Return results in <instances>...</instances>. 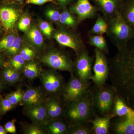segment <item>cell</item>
<instances>
[{
  "label": "cell",
  "instance_id": "obj_42",
  "mask_svg": "<svg viewBox=\"0 0 134 134\" xmlns=\"http://www.w3.org/2000/svg\"><path fill=\"white\" fill-rule=\"evenodd\" d=\"M5 62L4 58L1 53H0V69L5 66Z\"/></svg>",
  "mask_w": 134,
  "mask_h": 134
},
{
  "label": "cell",
  "instance_id": "obj_47",
  "mask_svg": "<svg viewBox=\"0 0 134 134\" xmlns=\"http://www.w3.org/2000/svg\"><path fill=\"white\" fill-rule=\"evenodd\" d=\"M1 100L2 99L0 100V110H1Z\"/></svg>",
  "mask_w": 134,
  "mask_h": 134
},
{
  "label": "cell",
  "instance_id": "obj_24",
  "mask_svg": "<svg viewBox=\"0 0 134 134\" xmlns=\"http://www.w3.org/2000/svg\"><path fill=\"white\" fill-rule=\"evenodd\" d=\"M22 71L25 77L32 80L39 76L42 70L38 64L31 60L25 63Z\"/></svg>",
  "mask_w": 134,
  "mask_h": 134
},
{
  "label": "cell",
  "instance_id": "obj_39",
  "mask_svg": "<svg viewBox=\"0 0 134 134\" xmlns=\"http://www.w3.org/2000/svg\"><path fill=\"white\" fill-rule=\"evenodd\" d=\"M16 121V120L14 119L9 121L5 124L4 128L8 133L12 134L16 133V129L15 125Z\"/></svg>",
  "mask_w": 134,
  "mask_h": 134
},
{
  "label": "cell",
  "instance_id": "obj_25",
  "mask_svg": "<svg viewBox=\"0 0 134 134\" xmlns=\"http://www.w3.org/2000/svg\"><path fill=\"white\" fill-rule=\"evenodd\" d=\"M1 76L3 82L9 85L14 84L20 80L19 72L9 66L5 67L3 69Z\"/></svg>",
  "mask_w": 134,
  "mask_h": 134
},
{
  "label": "cell",
  "instance_id": "obj_43",
  "mask_svg": "<svg viewBox=\"0 0 134 134\" xmlns=\"http://www.w3.org/2000/svg\"><path fill=\"white\" fill-rule=\"evenodd\" d=\"M7 133L4 127H3L0 124V134H7Z\"/></svg>",
  "mask_w": 134,
  "mask_h": 134
},
{
  "label": "cell",
  "instance_id": "obj_46",
  "mask_svg": "<svg viewBox=\"0 0 134 134\" xmlns=\"http://www.w3.org/2000/svg\"><path fill=\"white\" fill-rule=\"evenodd\" d=\"M1 24V22H0V36H1V34L2 32V28Z\"/></svg>",
  "mask_w": 134,
  "mask_h": 134
},
{
  "label": "cell",
  "instance_id": "obj_9",
  "mask_svg": "<svg viewBox=\"0 0 134 134\" xmlns=\"http://www.w3.org/2000/svg\"><path fill=\"white\" fill-rule=\"evenodd\" d=\"M39 77L43 88L47 93L53 96L61 94L65 84L62 77L55 70H42Z\"/></svg>",
  "mask_w": 134,
  "mask_h": 134
},
{
  "label": "cell",
  "instance_id": "obj_19",
  "mask_svg": "<svg viewBox=\"0 0 134 134\" xmlns=\"http://www.w3.org/2000/svg\"><path fill=\"white\" fill-rule=\"evenodd\" d=\"M25 38L29 44L36 50H40L44 46V39L40 30L32 25L25 32Z\"/></svg>",
  "mask_w": 134,
  "mask_h": 134
},
{
  "label": "cell",
  "instance_id": "obj_8",
  "mask_svg": "<svg viewBox=\"0 0 134 134\" xmlns=\"http://www.w3.org/2000/svg\"><path fill=\"white\" fill-rule=\"evenodd\" d=\"M5 1L0 5V22L5 31L14 29L21 15V8L15 2Z\"/></svg>",
  "mask_w": 134,
  "mask_h": 134
},
{
  "label": "cell",
  "instance_id": "obj_27",
  "mask_svg": "<svg viewBox=\"0 0 134 134\" xmlns=\"http://www.w3.org/2000/svg\"><path fill=\"white\" fill-rule=\"evenodd\" d=\"M108 24L106 20L100 14L98 15L96 23L90 30L88 34L90 35H103L107 32Z\"/></svg>",
  "mask_w": 134,
  "mask_h": 134
},
{
  "label": "cell",
  "instance_id": "obj_41",
  "mask_svg": "<svg viewBox=\"0 0 134 134\" xmlns=\"http://www.w3.org/2000/svg\"><path fill=\"white\" fill-rule=\"evenodd\" d=\"M55 2L58 3L61 8L62 9L67 7L68 5L70 4L73 2L74 0H55Z\"/></svg>",
  "mask_w": 134,
  "mask_h": 134
},
{
  "label": "cell",
  "instance_id": "obj_16",
  "mask_svg": "<svg viewBox=\"0 0 134 134\" xmlns=\"http://www.w3.org/2000/svg\"><path fill=\"white\" fill-rule=\"evenodd\" d=\"M46 96L39 87H30L24 92L20 104L24 107L30 106L45 102Z\"/></svg>",
  "mask_w": 134,
  "mask_h": 134
},
{
  "label": "cell",
  "instance_id": "obj_31",
  "mask_svg": "<svg viewBox=\"0 0 134 134\" xmlns=\"http://www.w3.org/2000/svg\"><path fill=\"white\" fill-rule=\"evenodd\" d=\"M25 62L18 53L10 58L9 62V66L18 72L22 70L25 64Z\"/></svg>",
  "mask_w": 134,
  "mask_h": 134
},
{
  "label": "cell",
  "instance_id": "obj_2",
  "mask_svg": "<svg viewBox=\"0 0 134 134\" xmlns=\"http://www.w3.org/2000/svg\"><path fill=\"white\" fill-rule=\"evenodd\" d=\"M96 113L90 90L83 97L67 104L64 115L70 125L90 123Z\"/></svg>",
  "mask_w": 134,
  "mask_h": 134
},
{
  "label": "cell",
  "instance_id": "obj_3",
  "mask_svg": "<svg viewBox=\"0 0 134 134\" xmlns=\"http://www.w3.org/2000/svg\"><path fill=\"white\" fill-rule=\"evenodd\" d=\"M107 21V34L117 50L125 48L134 38V29L125 21L119 11Z\"/></svg>",
  "mask_w": 134,
  "mask_h": 134
},
{
  "label": "cell",
  "instance_id": "obj_34",
  "mask_svg": "<svg viewBox=\"0 0 134 134\" xmlns=\"http://www.w3.org/2000/svg\"><path fill=\"white\" fill-rule=\"evenodd\" d=\"M18 54L26 62L33 60L36 55L34 50L28 46L21 48Z\"/></svg>",
  "mask_w": 134,
  "mask_h": 134
},
{
  "label": "cell",
  "instance_id": "obj_36",
  "mask_svg": "<svg viewBox=\"0 0 134 134\" xmlns=\"http://www.w3.org/2000/svg\"><path fill=\"white\" fill-rule=\"evenodd\" d=\"M40 30L47 37H50L54 31L52 25L45 21H41L39 24Z\"/></svg>",
  "mask_w": 134,
  "mask_h": 134
},
{
  "label": "cell",
  "instance_id": "obj_21",
  "mask_svg": "<svg viewBox=\"0 0 134 134\" xmlns=\"http://www.w3.org/2000/svg\"><path fill=\"white\" fill-rule=\"evenodd\" d=\"M69 126L60 119L49 121L45 125L47 133L51 134H68Z\"/></svg>",
  "mask_w": 134,
  "mask_h": 134
},
{
  "label": "cell",
  "instance_id": "obj_14",
  "mask_svg": "<svg viewBox=\"0 0 134 134\" xmlns=\"http://www.w3.org/2000/svg\"><path fill=\"white\" fill-rule=\"evenodd\" d=\"M95 6L107 21L118 11L122 2L121 0H92Z\"/></svg>",
  "mask_w": 134,
  "mask_h": 134
},
{
  "label": "cell",
  "instance_id": "obj_28",
  "mask_svg": "<svg viewBox=\"0 0 134 134\" xmlns=\"http://www.w3.org/2000/svg\"><path fill=\"white\" fill-rule=\"evenodd\" d=\"M89 123H79L69 125V134H90L92 133V126Z\"/></svg>",
  "mask_w": 134,
  "mask_h": 134
},
{
  "label": "cell",
  "instance_id": "obj_32",
  "mask_svg": "<svg viewBox=\"0 0 134 134\" xmlns=\"http://www.w3.org/2000/svg\"><path fill=\"white\" fill-rule=\"evenodd\" d=\"M17 37L15 32L8 34L0 41V53L4 52L9 48Z\"/></svg>",
  "mask_w": 134,
  "mask_h": 134
},
{
  "label": "cell",
  "instance_id": "obj_30",
  "mask_svg": "<svg viewBox=\"0 0 134 134\" xmlns=\"http://www.w3.org/2000/svg\"><path fill=\"white\" fill-rule=\"evenodd\" d=\"M22 40L21 37L17 36L12 45L3 52L4 55L7 57H11L17 54L21 48Z\"/></svg>",
  "mask_w": 134,
  "mask_h": 134
},
{
  "label": "cell",
  "instance_id": "obj_37",
  "mask_svg": "<svg viewBox=\"0 0 134 134\" xmlns=\"http://www.w3.org/2000/svg\"><path fill=\"white\" fill-rule=\"evenodd\" d=\"M31 19L28 16H23L20 18L18 25L19 30L23 32H26L30 27Z\"/></svg>",
  "mask_w": 134,
  "mask_h": 134
},
{
  "label": "cell",
  "instance_id": "obj_44",
  "mask_svg": "<svg viewBox=\"0 0 134 134\" xmlns=\"http://www.w3.org/2000/svg\"><path fill=\"white\" fill-rule=\"evenodd\" d=\"M3 81L2 78L0 77V92L2 90L3 88Z\"/></svg>",
  "mask_w": 134,
  "mask_h": 134
},
{
  "label": "cell",
  "instance_id": "obj_5",
  "mask_svg": "<svg viewBox=\"0 0 134 134\" xmlns=\"http://www.w3.org/2000/svg\"><path fill=\"white\" fill-rule=\"evenodd\" d=\"M90 82L84 81L71 73L69 81L65 85L61 95L67 104L79 100L90 91Z\"/></svg>",
  "mask_w": 134,
  "mask_h": 134
},
{
  "label": "cell",
  "instance_id": "obj_38",
  "mask_svg": "<svg viewBox=\"0 0 134 134\" xmlns=\"http://www.w3.org/2000/svg\"><path fill=\"white\" fill-rule=\"evenodd\" d=\"M15 106L12 104L8 98L5 97L2 99L0 113L1 114H5L9 111L12 110Z\"/></svg>",
  "mask_w": 134,
  "mask_h": 134
},
{
  "label": "cell",
  "instance_id": "obj_15",
  "mask_svg": "<svg viewBox=\"0 0 134 134\" xmlns=\"http://www.w3.org/2000/svg\"><path fill=\"white\" fill-rule=\"evenodd\" d=\"M24 114L33 122L45 126L47 122L45 102L30 106L24 107Z\"/></svg>",
  "mask_w": 134,
  "mask_h": 134
},
{
  "label": "cell",
  "instance_id": "obj_40",
  "mask_svg": "<svg viewBox=\"0 0 134 134\" xmlns=\"http://www.w3.org/2000/svg\"><path fill=\"white\" fill-rule=\"evenodd\" d=\"M51 2L55 5H58L55 0H26V4H31L38 5H42L47 3Z\"/></svg>",
  "mask_w": 134,
  "mask_h": 134
},
{
  "label": "cell",
  "instance_id": "obj_13",
  "mask_svg": "<svg viewBox=\"0 0 134 134\" xmlns=\"http://www.w3.org/2000/svg\"><path fill=\"white\" fill-rule=\"evenodd\" d=\"M69 10L77 17L80 23L86 19L95 18L98 12L96 6L92 5L89 0H77L70 7Z\"/></svg>",
  "mask_w": 134,
  "mask_h": 134
},
{
  "label": "cell",
  "instance_id": "obj_48",
  "mask_svg": "<svg viewBox=\"0 0 134 134\" xmlns=\"http://www.w3.org/2000/svg\"><path fill=\"white\" fill-rule=\"evenodd\" d=\"M2 99V96H1V95H0V100H1V99Z\"/></svg>",
  "mask_w": 134,
  "mask_h": 134
},
{
  "label": "cell",
  "instance_id": "obj_26",
  "mask_svg": "<svg viewBox=\"0 0 134 134\" xmlns=\"http://www.w3.org/2000/svg\"><path fill=\"white\" fill-rule=\"evenodd\" d=\"M88 43L90 45L103 51L105 54L109 53L108 45L103 35H89Z\"/></svg>",
  "mask_w": 134,
  "mask_h": 134
},
{
  "label": "cell",
  "instance_id": "obj_22",
  "mask_svg": "<svg viewBox=\"0 0 134 134\" xmlns=\"http://www.w3.org/2000/svg\"><path fill=\"white\" fill-rule=\"evenodd\" d=\"M131 108L125 100L116 93L114 98L113 108L110 115L112 118L125 116L129 113Z\"/></svg>",
  "mask_w": 134,
  "mask_h": 134
},
{
  "label": "cell",
  "instance_id": "obj_20",
  "mask_svg": "<svg viewBox=\"0 0 134 134\" xmlns=\"http://www.w3.org/2000/svg\"><path fill=\"white\" fill-rule=\"evenodd\" d=\"M59 24L66 28L75 30L80 23L77 17L66 7L63 9L61 12Z\"/></svg>",
  "mask_w": 134,
  "mask_h": 134
},
{
  "label": "cell",
  "instance_id": "obj_23",
  "mask_svg": "<svg viewBox=\"0 0 134 134\" xmlns=\"http://www.w3.org/2000/svg\"><path fill=\"white\" fill-rule=\"evenodd\" d=\"M119 12L125 21L134 29V0L122 3Z\"/></svg>",
  "mask_w": 134,
  "mask_h": 134
},
{
  "label": "cell",
  "instance_id": "obj_10",
  "mask_svg": "<svg viewBox=\"0 0 134 134\" xmlns=\"http://www.w3.org/2000/svg\"><path fill=\"white\" fill-rule=\"evenodd\" d=\"M95 53V60L93 67V74L91 80L96 86H103L105 84L109 77V62L103 51L96 48Z\"/></svg>",
  "mask_w": 134,
  "mask_h": 134
},
{
  "label": "cell",
  "instance_id": "obj_45",
  "mask_svg": "<svg viewBox=\"0 0 134 134\" xmlns=\"http://www.w3.org/2000/svg\"><path fill=\"white\" fill-rule=\"evenodd\" d=\"M8 1H11L14 2H20L24 0H8Z\"/></svg>",
  "mask_w": 134,
  "mask_h": 134
},
{
  "label": "cell",
  "instance_id": "obj_35",
  "mask_svg": "<svg viewBox=\"0 0 134 134\" xmlns=\"http://www.w3.org/2000/svg\"><path fill=\"white\" fill-rule=\"evenodd\" d=\"M46 15L51 21L59 23L61 12L57 9L50 8L46 10Z\"/></svg>",
  "mask_w": 134,
  "mask_h": 134
},
{
  "label": "cell",
  "instance_id": "obj_4",
  "mask_svg": "<svg viewBox=\"0 0 134 134\" xmlns=\"http://www.w3.org/2000/svg\"><path fill=\"white\" fill-rule=\"evenodd\" d=\"M91 92L96 113L100 116L110 115L117 93L114 87L105 84L101 86L95 85L91 89Z\"/></svg>",
  "mask_w": 134,
  "mask_h": 134
},
{
  "label": "cell",
  "instance_id": "obj_11",
  "mask_svg": "<svg viewBox=\"0 0 134 134\" xmlns=\"http://www.w3.org/2000/svg\"><path fill=\"white\" fill-rule=\"evenodd\" d=\"M94 61L93 57L89 55L86 48L77 55L74 62V72L76 76L83 81L90 82L92 78V66Z\"/></svg>",
  "mask_w": 134,
  "mask_h": 134
},
{
  "label": "cell",
  "instance_id": "obj_1",
  "mask_svg": "<svg viewBox=\"0 0 134 134\" xmlns=\"http://www.w3.org/2000/svg\"><path fill=\"white\" fill-rule=\"evenodd\" d=\"M109 77L116 93L134 110V38L109 62Z\"/></svg>",
  "mask_w": 134,
  "mask_h": 134
},
{
  "label": "cell",
  "instance_id": "obj_33",
  "mask_svg": "<svg viewBox=\"0 0 134 134\" xmlns=\"http://www.w3.org/2000/svg\"><path fill=\"white\" fill-rule=\"evenodd\" d=\"M24 91L21 89H18L16 91L12 92L8 94L5 97L10 101L14 106L21 104L23 96Z\"/></svg>",
  "mask_w": 134,
  "mask_h": 134
},
{
  "label": "cell",
  "instance_id": "obj_12",
  "mask_svg": "<svg viewBox=\"0 0 134 134\" xmlns=\"http://www.w3.org/2000/svg\"><path fill=\"white\" fill-rule=\"evenodd\" d=\"M111 120L110 130L116 134H134V110L122 117H114Z\"/></svg>",
  "mask_w": 134,
  "mask_h": 134
},
{
  "label": "cell",
  "instance_id": "obj_6",
  "mask_svg": "<svg viewBox=\"0 0 134 134\" xmlns=\"http://www.w3.org/2000/svg\"><path fill=\"white\" fill-rule=\"evenodd\" d=\"M40 61L44 65L55 70L74 72V62L69 55L63 51L58 49H52L40 58Z\"/></svg>",
  "mask_w": 134,
  "mask_h": 134
},
{
  "label": "cell",
  "instance_id": "obj_29",
  "mask_svg": "<svg viewBox=\"0 0 134 134\" xmlns=\"http://www.w3.org/2000/svg\"><path fill=\"white\" fill-rule=\"evenodd\" d=\"M23 133L25 134H45L47 133L44 125L33 122L26 124L23 126Z\"/></svg>",
  "mask_w": 134,
  "mask_h": 134
},
{
  "label": "cell",
  "instance_id": "obj_7",
  "mask_svg": "<svg viewBox=\"0 0 134 134\" xmlns=\"http://www.w3.org/2000/svg\"><path fill=\"white\" fill-rule=\"evenodd\" d=\"M69 29L60 24L53 32V37L60 46L73 49L77 55L86 47L80 35Z\"/></svg>",
  "mask_w": 134,
  "mask_h": 134
},
{
  "label": "cell",
  "instance_id": "obj_18",
  "mask_svg": "<svg viewBox=\"0 0 134 134\" xmlns=\"http://www.w3.org/2000/svg\"><path fill=\"white\" fill-rule=\"evenodd\" d=\"M112 119L110 115L100 116L96 114L90 122L92 125V133L109 134Z\"/></svg>",
  "mask_w": 134,
  "mask_h": 134
},
{
  "label": "cell",
  "instance_id": "obj_17",
  "mask_svg": "<svg viewBox=\"0 0 134 134\" xmlns=\"http://www.w3.org/2000/svg\"><path fill=\"white\" fill-rule=\"evenodd\" d=\"M45 105L47 122L60 119L61 117L64 115L65 109L59 96H53L51 98L46 99Z\"/></svg>",
  "mask_w": 134,
  "mask_h": 134
}]
</instances>
